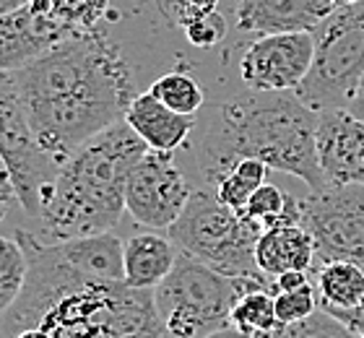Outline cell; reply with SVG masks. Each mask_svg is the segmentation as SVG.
<instances>
[{
  "label": "cell",
  "mask_w": 364,
  "mask_h": 338,
  "mask_svg": "<svg viewBox=\"0 0 364 338\" xmlns=\"http://www.w3.org/2000/svg\"><path fill=\"white\" fill-rule=\"evenodd\" d=\"M34 141L55 167L114 122L136 94L133 68L105 31H86L14 70Z\"/></svg>",
  "instance_id": "1"
},
{
  "label": "cell",
  "mask_w": 364,
  "mask_h": 338,
  "mask_svg": "<svg viewBox=\"0 0 364 338\" xmlns=\"http://www.w3.org/2000/svg\"><path fill=\"white\" fill-rule=\"evenodd\" d=\"M294 174L310 190L326 188L318 162V112L294 91H247L221 102L198 141V164L208 188L240 162Z\"/></svg>",
  "instance_id": "2"
},
{
  "label": "cell",
  "mask_w": 364,
  "mask_h": 338,
  "mask_svg": "<svg viewBox=\"0 0 364 338\" xmlns=\"http://www.w3.org/2000/svg\"><path fill=\"white\" fill-rule=\"evenodd\" d=\"M149 146L120 120L78 146L39 198V226L53 242L112 232L125 213V182Z\"/></svg>",
  "instance_id": "3"
},
{
  "label": "cell",
  "mask_w": 364,
  "mask_h": 338,
  "mask_svg": "<svg viewBox=\"0 0 364 338\" xmlns=\"http://www.w3.org/2000/svg\"><path fill=\"white\" fill-rule=\"evenodd\" d=\"M252 289H273L252 278H229L180 253L164 281L154 289V307L169 338H208L229 325L237 300Z\"/></svg>",
  "instance_id": "4"
},
{
  "label": "cell",
  "mask_w": 364,
  "mask_h": 338,
  "mask_svg": "<svg viewBox=\"0 0 364 338\" xmlns=\"http://www.w3.org/2000/svg\"><path fill=\"white\" fill-rule=\"evenodd\" d=\"M260 234L263 232L252 221L221 203L213 188L193 190L180 218L167 229V237L180 253L196 258L208 268L229 278H252L273 286L271 278L263 276L255 263V245Z\"/></svg>",
  "instance_id": "5"
},
{
  "label": "cell",
  "mask_w": 364,
  "mask_h": 338,
  "mask_svg": "<svg viewBox=\"0 0 364 338\" xmlns=\"http://www.w3.org/2000/svg\"><path fill=\"white\" fill-rule=\"evenodd\" d=\"M315 58L294 91L315 112L346 110L364 75V0L333 8L312 29Z\"/></svg>",
  "instance_id": "6"
},
{
  "label": "cell",
  "mask_w": 364,
  "mask_h": 338,
  "mask_svg": "<svg viewBox=\"0 0 364 338\" xmlns=\"http://www.w3.org/2000/svg\"><path fill=\"white\" fill-rule=\"evenodd\" d=\"M299 224L315 242V265L354 263L364 268V185L310 190L299 201Z\"/></svg>",
  "instance_id": "7"
},
{
  "label": "cell",
  "mask_w": 364,
  "mask_h": 338,
  "mask_svg": "<svg viewBox=\"0 0 364 338\" xmlns=\"http://www.w3.org/2000/svg\"><path fill=\"white\" fill-rule=\"evenodd\" d=\"M0 157L6 159L16 188V203L26 216H39L42 190L55 174V162L39 149L14 73L0 70Z\"/></svg>",
  "instance_id": "8"
},
{
  "label": "cell",
  "mask_w": 364,
  "mask_h": 338,
  "mask_svg": "<svg viewBox=\"0 0 364 338\" xmlns=\"http://www.w3.org/2000/svg\"><path fill=\"white\" fill-rule=\"evenodd\" d=\"M193 188L167 151H146L125 182V211L141 226L161 232L175 224Z\"/></svg>",
  "instance_id": "9"
},
{
  "label": "cell",
  "mask_w": 364,
  "mask_h": 338,
  "mask_svg": "<svg viewBox=\"0 0 364 338\" xmlns=\"http://www.w3.org/2000/svg\"><path fill=\"white\" fill-rule=\"evenodd\" d=\"M315 58L312 31L255 39L240 60V78L250 91H296Z\"/></svg>",
  "instance_id": "10"
},
{
  "label": "cell",
  "mask_w": 364,
  "mask_h": 338,
  "mask_svg": "<svg viewBox=\"0 0 364 338\" xmlns=\"http://www.w3.org/2000/svg\"><path fill=\"white\" fill-rule=\"evenodd\" d=\"M73 37L78 31L53 14L50 0H31L29 6L0 16V70L14 73Z\"/></svg>",
  "instance_id": "11"
},
{
  "label": "cell",
  "mask_w": 364,
  "mask_h": 338,
  "mask_svg": "<svg viewBox=\"0 0 364 338\" xmlns=\"http://www.w3.org/2000/svg\"><path fill=\"white\" fill-rule=\"evenodd\" d=\"M318 162L331 185H364V122L346 110L318 112Z\"/></svg>",
  "instance_id": "12"
},
{
  "label": "cell",
  "mask_w": 364,
  "mask_h": 338,
  "mask_svg": "<svg viewBox=\"0 0 364 338\" xmlns=\"http://www.w3.org/2000/svg\"><path fill=\"white\" fill-rule=\"evenodd\" d=\"M333 8L331 0H237L235 21L258 37L291 34L312 31Z\"/></svg>",
  "instance_id": "13"
},
{
  "label": "cell",
  "mask_w": 364,
  "mask_h": 338,
  "mask_svg": "<svg viewBox=\"0 0 364 338\" xmlns=\"http://www.w3.org/2000/svg\"><path fill=\"white\" fill-rule=\"evenodd\" d=\"M125 122L151 151H167V154H175L180 146H185L190 133L198 128L196 115H180L169 110L151 91L138 94L130 102Z\"/></svg>",
  "instance_id": "14"
},
{
  "label": "cell",
  "mask_w": 364,
  "mask_h": 338,
  "mask_svg": "<svg viewBox=\"0 0 364 338\" xmlns=\"http://www.w3.org/2000/svg\"><path fill=\"white\" fill-rule=\"evenodd\" d=\"M180 250L169 237L159 232H138L122 245V263H125V284L130 289L154 292L164 278L172 273Z\"/></svg>",
  "instance_id": "15"
},
{
  "label": "cell",
  "mask_w": 364,
  "mask_h": 338,
  "mask_svg": "<svg viewBox=\"0 0 364 338\" xmlns=\"http://www.w3.org/2000/svg\"><path fill=\"white\" fill-rule=\"evenodd\" d=\"M255 263L271 281L287 270H310L315 268V242L302 224L273 226L260 234Z\"/></svg>",
  "instance_id": "16"
},
{
  "label": "cell",
  "mask_w": 364,
  "mask_h": 338,
  "mask_svg": "<svg viewBox=\"0 0 364 338\" xmlns=\"http://www.w3.org/2000/svg\"><path fill=\"white\" fill-rule=\"evenodd\" d=\"M315 273V289H318V305L326 312L336 310H351L364 300V268L354 263H323L312 268Z\"/></svg>",
  "instance_id": "17"
},
{
  "label": "cell",
  "mask_w": 364,
  "mask_h": 338,
  "mask_svg": "<svg viewBox=\"0 0 364 338\" xmlns=\"http://www.w3.org/2000/svg\"><path fill=\"white\" fill-rule=\"evenodd\" d=\"M242 216L247 221L258 226L260 232L273 229V226H287V224H299L302 211H299V198L289 196L279 185L266 182L258 193H252V198L245 206Z\"/></svg>",
  "instance_id": "18"
},
{
  "label": "cell",
  "mask_w": 364,
  "mask_h": 338,
  "mask_svg": "<svg viewBox=\"0 0 364 338\" xmlns=\"http://www.w3.org/2000/svg\"><path fill=\"white\" fill-rule=\"evenodd\" d=\"M229 325L245 333L247 338H273L281 323L273 307V289H252L237 300Z\"/></svg>",
  "instance_id": "19"
},
{
  "label": "cell",
  "mask_w": 364,
  "mask_h": 338,
  "mask_svg": "<svg viewBox=\"0 0 364 338\" xmlns=\"http://www.w3.org/2000/svg\"><path fill=\"white\" fill-rule=\"evenodd\" d=\"M268 167L263 162L255 159H240L232 169H229L219 182H216V196L221 203H227L229 208L242 213L247 201L252 198V193H258L266 185Z\"/></svg>",
  "instance_id": "20"
},
{
  "label": "cell",
  "mask_w": 364,
  "mask_h": 338,
  "mask_svg": "<svg viewBox=\"0 0 364 338\" xmlns=\"http://www.w3.org/2000/svg\"><path fill=\"white\" fill-rule=\"evenodd\" d=\"M149 91L159 99L161 105L169 107V110H175V112H180V115H198L200 107L205 105V94H203V89L198 86V81L193 75L180 73V70L164 73L161 78H156Z\"/></svg>",
  "instance_id": "21"
},
{
  "label": "cell",
  "mask_w": 364,
  "mask_h": 338,
  "mask_svg": "<svg viewBox=\"0 0 364 338\" xmlns=\"http://www.w3.org/2000/svg\"><path fill=\"white\" fill-rule=\"evenodd\" d=\"M26 253L16 237H0V317L14 307L26 284Z\"/></svg>",
  "instance_id": "22"
},
{
  "label": "cell",
  "mask_w": 364,
  "mask_h": 338,
  "mask_svg": "<svg viewBox=\"0 0 364 338\" xmlns=\"http://www.w3.org/2000/svg\"><path fill=\"white\" fill-rule=\"evenodd\" d=\"M53 14L78 34L94 31L105 19L109 0H50Z\"/></svg>",
  "instance_id": "23"
},
{
  "label": "cell",
  "mask_w": 364,
  "mask_h": 338,
  "mask_svg": "<svg viewBox=\"0 0 364 338\" xmlns=\"http://www.w3.org/2000/svg\"><path fill=\"white\" fill-rule=\"evenodd\" d=\"M273 307H276V317L281 325H294L312 317L320 310L315 281L296 289V292H276L273 294Z\"/></svg>",
  "instance_id": "24"
},
{
  "label": "cell",
  "mask_w": 364,
  "mask_h": 338,
  "mask_svg": "<svg viewBox=\"0 0 364 338\" xmlns=\"http://www.w3.org/2000/svg\"><path fill=\"white\" fill-rule=\"evenodd\" d=\"M227 19L219 14V11H203V14L193 16L182 23V34L193 47H200V50H211L219 42L227 39Z\"/></svg>",
  "instance_id": "25"
},
{
  "label": "cell",
  "mask_w": 364,
  "mask_h": 338,
  "mask_svg": "<svg viewBox=\"0 0 364 338\" xmlns=\"http://www.w3.org/2000/svg\"><path fill=\"white\" fill-rule=\"evenodd\" d=\"M219 0H156L161 16L167 19L169 26L182 29V23L193 19V16L203 14V11H216Z\"/></svg>",
  "instance_id": "26"
},
{
  "label": "cell",
  "mask_w": 364,
  "mask_h": 338,
  "mask_svg": "<svg viewBox=\"0 0 364 338\" xmlns=\"http://www.w3.org/2000/svg\"><path fill=\"white\" fill-rule=\"evenodd\" d=\"M328 315H333L336 320L341 325H346L354 336L364 338V300L359 302L357 307H351V310H336V312H328Z\"/></svg>",
  "instance_id": "27"
},
{
  "label": "cell",
  "mask_w": 364,
  "mask_h": 338,
  "mask_svg": "<svg viewBox=\"0 0 364 338\" xmlns=\"http://www.w3.org/2000/svg\"><path fill=\"white\" fill-rule=\"evenodd\" d=\"M307 284H312L310 270H287V273H281V276L273 278V294L296 292V289H302V286H307Z\"/></svg>",
  "instance_id": "28"
},
{
  "label": "cell",
  "mask_w": 364,
  "mask_h": 338,
  "mask_svg": "<svg viewBox=\"0 0 364 338\" xmlns=\"http://www.w3.org/2000/svg\"><path fill=\"white\" fill-rule=\"evenodd\" d=\"M0 198L3 203H14L16 201V188H14V177H11V169H8L6 159L0 157Z\"/></svg>",
  "instance_id": "29"
},
{
  "label": "cell",
  "mask_w": 364,
  "mask_h": 338,
  "mask_svg": "<svg viewBox=\"0 0 364 338\" xmlns=\"http://www.w3.org/2000/svg\"><path fill=\"white\" fill-rule=\"evenodd\" d=\"M117 338H169V336L164 333V328H161L159 320H156V323H151V325H141V328H133V331L120 333Z\"/></svg>",
  "instance_id": "30"
},
{
  "label": "cell",
  "mask_w": 364,
  "mask_h": 338,
  "mask_svg": "<svg viewBox=\"0 0 364 338\" xmlns=\"http://www.w3.org/2000/svg\"><path fill=\"white\" fill-rule=\"evenodd\" d=\"M346 112H351L357 120L364 122V75H362V81H359L357 91H354V97H351L349 107H346Z\"/></svg>",
  "instance_id": "31"
},
{
  "label": "cell",
  "mask_w": 364,
  "mask_h": 338,
  "mask_svg": "<svg viewBox=\"0 0 364 338\" xmlns=\"http://www.w3.org/2000/svg\"><path fill=\"white\" fill-rule=\"evenodd\" d=\"M31 0H0V16H8L14 14V11H18V8L29 6Z\"/></svg>",
  "instance_id": "32"
},
{
  "label": "cell",
  "mask_w": 364,
  "mask_h": 338,
  "mask_svg": "<svg viewBox=\"0 0 364 338\" xmlns=\"http://www.w3.org/2000/svg\"><path fill=\"white\" fill-rule=\"evenodd\" d=\"M208 338H247L245 333H240L237 328H232V325H227V328H221V331L211 333Z\"/></svg>",
  "instance_id": "33"
},
{
  "label": "cell",
  "mask_w": 364,
  "mask_h": 338,
  "mask_svg": "<svg viewBox=\"0 0 364 338\" xmlns=\"http://www.w3.org/2000/svg\"><path fill=\"white\" fill-rule=\"evenodd\" d=\"M14 338H53V336L45 331H39V328H23V331H18Z\"/></svg>",
  "instance_id": "34"
},
{
  "label": "cell",
  "mask_w": 364,
  "mask_h": 338,
  "mask_svg": "<svg viewBox=\"0 0 364 338\" xmlns=\"http://www.w3.org/2000/svg\"><path fill=\"white\" fill-rule=\"evenodd\" d=\"M336 8H341V6H351V3H359V0H331Z\"/></svg>",
  "instance_id": "35"
},
{
  "label": "cell",
  "mask_w": 364,
  "mask_h": 338,
  "mask_svg": "<svg viewBox=\"0 0 364 338\" xmlns=\"http://www.w3.org/2000/svg\"><path fill=\"white\" fill-rule=\"evenodd\" d=\"M3 211H6V203H3V198H0V218H3Z\"/></svg>",
  "instance_id": "36"
},
{
  "label": "cell",
  "mask_w": 364,
  "mask_h": 338,
  "mask_svg": "<svg viewBox=\"0 0 364 338\" xmlns=\"http://www.w3.org/2000/svg\"><path fill=\"white\" fill-rule=\"evenodd\" d=\"M0 338H3V328H0Z\"/></svg>",
  "instance_id": "37"
}]
</instances>
